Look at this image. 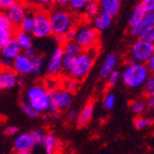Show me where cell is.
I'll list each match as a JSON object with an SVG mask.
<instances>
[{"instance_id": "1", "label": "cell", "mask_w": 154, "mask_h": 154, "mask_svg": "<svg viewBox=\"0 0 154 154\" xmlns=\"http://www.w3.org/2000/svg\"><path fill=\"white\" fill-rule=\"evenodd\" d=\"M120 75H121L120 81H122V83L126 88L137 90L143 86L144 82L151 75V72L148 70L144 64L136 63L135 60L129 58L125 68L123 69V71L120 72Z\"/></svg>"}, {"instance_id": "2", "label": "cell", "mask_w": 154, "mask_h": 154, "mask_svg": "<svg viewBox=\"0 0 154 154\" xmlns=\"http://www.w3.org/2000/svg\"><path fill=\"white\" fill-rule=\"evenodd\" d=\"M98 55V50L96 46L91 48L88 50H83L79 55H77L75 58L73 65L70 68V70L67 73L71 79H75L77 81L85 79L91 72L95 58Z\"/></svg>"}, {"instance_id": "3", "label": "cell", "mask_w": 154, "mask_h": 154, "mask_svg": "<svg viewBox=\"0 0 154 154\" xmlns=\"http://www.w3.org/2000/svg\"><path fill=\"white\" fill-rule=\"evenodd\" d=\"M26 100L37 112L45 113L51 108V98L49 90L41 84H33L25 92Z\"/></svg>"}, {"instance_id": "4", "label": "cell", "mask_w": 154, "mask_h": 154, "mask_svg": "<svg viewBox=\"0 0 154 154\" xmlns=\"http://www.w3.org/2000/svg\"><path fill=\"white\" fill-rule=\"evenodd\" d=\"M50 16V22H51L52 33L56 35H64L68 29L73 27V17L68 11L58 9L54 10Z\"/></svg>"}, {"instance_id": "5", "label": "cell", "mask_w": 154, "mask_h": 154, "mask_svg": "<svg viewBox=\"0 0 154 154\" xmlns=\"http://www.w3.org/2000/svg\"><path fill=\"white\" fill-rule=\"evenodd\" d=\"M50 98H51L52 112H58L69 109L73 101V94L66 90V88H52L49 90Z\"/></svg>"}, {"instance_id": "6", "label": "cell", "mask_w": 154, "mask_h": 154, "mask_svg": "<svg viewBox=\"0 0 154 154\" xmlns=\"http://www.w3.org/2000/svg\"><path fill=\"white\" fill-rule=\"evenodd\" d=\"M73 41L79 44L82 50H88L96 46L98 41V32L91 26L81 25L75 28V36Z\"/></svg>"}, {"instance_id": "7", "label": "cell", "mask_w": 154, "mask_h": 154, "mask_svg": "<svg viewBox=\"0 0 154 154\" xmlns=\"http://www.w3.org/2000/svg\"><path fill=\"white\" fill-rule=\"evenodd\" d=\"M154 56V43L137 39L131 48V58L136 63L146 64Z\"/></svg>"}, {"instance_id": "8", "label": "cell", "mask_w": 154, "mask_h": 154, "mask_svg": "<svg viewBox=\"0 0 154 154\" xmlns=\"http://www.w3.org/2000/svg\"><path fill=\"white\" fill-rule=\"evenodd\" d=\"M35 38L43 39L52 36V27L50 22V16L46 12H36L35 13V26H33L32 32Z\"/></svg>"}, {"instance_id": "9", "label": "cell", "mask_w": 154, "mask_h": 154, "mask_svg": "<svg viewBox=\"0 0 154 154\" xmlns=\"http://www.w3.org/2000/svg\"><path fill=\"white\" fill-rule=\"evenodd\" d=\"M11 69L17 75H28L32 73V63L28 56H26L22 52L12 62Z\"/></svg>"}, {"instance_id": "10", "label": "cell", "mask_w": 154, "mask_h": 154, "mask_svg": "<svg viewBox=\"0 0 154 154\" xmlns=\"http://www.w3.org/2000/svg\"><path fill=\"white\" fill-rule=\"evenodd\" d=\"M64 57V52H63L62 46H57L53 51L52 55L50 56L48 64H46V72L51 75H56L62 71V62Z\"/></svg>"}, {"instance_id": "11", "label": "cell", "mask_w": 154, "mask_h": 154, "mask_svg": "<svg viewBox=\"0 0 154 154\" xmlns=\"http://www.w3.org/2000/svg\"><path fill=\"white\" fill-rule=\"evenodd\" d=\"M18 84V75L11 68H0V90H11Z\"/></svg>"}, {"instance_id": "12", "label": "cell", "mask_w": 154, "mask_h": 154, "mask_svg": "<svg viewBox=\"0 0 154 154\" xmlns=\"http://www.w3.org/2000/svg\"><path fill=\"white\" fill-rule=\"evenodd\" d=\"M22 52L23 51L18 46L17 42L12 38L8 43L5 44L1 48V50H0V58L5 59V60L12 63L18 55L21 54Z\"/></svg>"}, {"instance_id": "13", "label": "cell", "mask_w": 154, "mask_h": 154, "mask_svg": "<svg viewBox=\"0 0 154 154\" xmlns=\"http://www.w3.org/2000/svg\"><path fill=\"white\" fill-rule=\"evenodd\" d=\"M118 66V56L114 53H109L103 59V64L99 69V78L103 80H107L111 72L116 70Z\"/></svg>"}, {"instance_id": "14", "label": "cell", "mask_w": 154, "mask_h": 154, "mask_svg": "<svg viewBox=\"0 0 154 154\" xmlns=\"http://www.w3.org/2000/svg\"><path fill=\"white\" fill-rule=\"evenodd\" d=\"M5 14L9 17L12 24L14 26H18L23 21V18L27 14V9L26 7L21 2H16L14 5H12L11 8H9L5 11Z\"/></svg>"}, {"instance_id": "15", "label": "cell", "mask_w": 154, "mask_h": 154, "mask_svg": "<svg viewBox=\"0 0 154 154\" xmlns=\"http://www.w3.org/2000/svg\"><path fill=\"white\" fill-rule=\"evenodd\" d=\"M93 113H94V105H93V103H88L78 114V118L75 120L77 127L82 128V127L88 125L93 118Z\"/></svg>"}, {"instance_id": "16", "label": "cell", "mask_w": 154, "mask_h": 154, "mask_svg": "<svg viewBox=\"0 0 154 154\" xmlns=\"http://www.w3.org/2000/svg\"><path fill=\"white\" fill-rule=\"evenodd\" d=\"M113 17L110 16L107 13L103 12V11H99L98 14L93 18V28L96 29V30L103 31L106 29H108L111 25H112Z\"/></svg>"}, {"instance_id": "17", "label": "cell", "mask_w": 154, "mask_h": 154, "mask_svg": "<svg viewBox=\"0 0 154 154\" xmlns=\"http://www.w3.org/2000/svg\"><path fill=\"white\" fill-rule=\"evenodd\" d=\"M154 25V14L153 13H148L141 21L139 23L135 24L133 26H129V30H131V33L134 37L136 38H139L141 32L149 26Z\"/></svg>"}, {"instance_id": "18", "label": "cell", "mask_w": 154, "mask_h": 154, "mask_svg": "<svg viewBox=\"0 0 154 154\" xmlns=\"http://www.w3.org/2000/svg\"><path fill=\"white\" fill-rule=\"evenodd\" d=\"M13 146H14L15 152L31 151V149L35 146L28 133H24V134H21V135H18L15 138V140H14Z\"/></svg>"}, {"instance_id": "19", "label": "cell", "mask_w": 154, "mask_h": 154, "mask_svg": "<svg viewBox=\"0 0 154 154\" xmlns=\"http://www.w3.org/2000/svg\"><path fill=\"white\" fill-rule=\"evenodd\" d=\"M100 11L114 17L121 10V0H100Z\"/></svg>"}, {"instance_id": "20", "label": "cell", "mask_w": 154, "mask_h": 154, "mask_svg": "<svg viewBox=\"0 0 154 154\" xmlns=\"http://www.w3.org/2000/svg\"><path fill=\"white\" fill-rule=\"evenodd\" d=\"M13 39L17 42L18 46L21 48L22 51H26V50L32 48V38L31 35L25 33L21 30H16L13 33Z\"/></svg>"}, {"instance_id": "21", "label": "cell", "mask_w": 154, "mask_h": 154, "mask_svg": "<svg viewBox=\"0 0 154 154\" xmlns=\"http://www.w3.org/2000/svg\"><path fill=\"white\" fill-rule=\"evenodd\" d=\"M33 26H35V13L27 12L25 17L23 18V21L18 25V30L23 31L25 33H28V35H31Z\"/></svg>"}, {"instance_id": "22", "label": "cell", "mask_w": 154, "mask_h": 154, "mask_svg": "<svg viewBox=\"0 0 154 154\" xmlns=\"http://www.w3.org/2000/svg\"><path fill=\"white\" fill-rule=\"evenodd\" d=\"M146 14H148V12L144 10V8L140 3H138V5L134 8L133 12H131V16H129V20H128L129 26H133V25H135V24L139 23Z\"/></svg>"}, {"instance_id": "23", "label": "cell", "mask_w": 154, "mask_h": 154, "mask_svg": "<svg viewBox=\"0 0 154 154\" xmlns=\"http://www.w3.org/2000/svg\"><path fill=\"white\" fill-rule=\"evenodd\" d=\"M42 146H43L46 154H54L57 146V139L54 134H45Z\"/></svg>"}, {"instance_id": "24", "label": "cell", "mask_w": 154, "mask_h": 154, "mask_svg": "<svg viewBox=\"0 0 154 154\" xmlns=\"http://www.w3.org/2000/svg\"><path fill=\"white\" fill-rule=\"evenodd\" d=\"M63 52H64L65 55H70V56H77L79 55L81 52L83 51L81 49V46L79 44H77L75 41H69V42H65V44L62 46Z\"/></svg>"}, {"instance_id": "25", "label": "cell", "mask_w": 154, "mask_h": 154, "mask_svg": "<svg viewBox=\"0 0 154 154\" xmlns=\"http://www.w3.org/2000/svg\"><path fill=\"white\" fill-rule=\"evenodd\" d=\"M99 11H100V7H99V2H98L97 0H90L84 9L85 15L88 16V18H94L98 14Z\"/></svg>"}, {"instance_id": "26", "label": "cell", "mask_w": 154, "mask_h": 154, "mask_svg": "<svg viewBox=\"0 0 154 154\" xmlns=\"http://www.w3.org/2000/svg\"><path fill=\"white\" fill-rule=\"evenodd\" d=\"M31 140L33 142V146H41L43 143L44 137H45V133L41 129H33L29 133Z\"/></svg>"}, {"instance_id": "27", "label": "cell", "mask_w": 154, "mask_h": 154, "mask_svg": "<svg viewBox=\"0 0 154 154\" xmlns=\"http://www.w3.org/2000/svg\"><path fill=\"white\" fill-rule=\"evenodd\" d=\"M14 27L12 22L9 20V17L7 16L5 12H0V29L2 30H8L14 32Z\"/></svg>"}, {"instance_id": "28", "label": "cell", "mask_w": 154, "mask_h": 154, "mask_svg": "<svg viewBox=\"0 0 154 154\" xmlns=\"http://www.w3.org/2000/svg\"><path fill=\"white\" fill-rule=\"evenodd\" d=\"M152 123L151 119L144 116H137V118L134 120V126L137 129H143L148 126H150Z\"/></svg>"}, {"instance_id": "29", "label": "cell", "mask_w": 154, "mask_h": 154, "mask_svg": "<svg viewBox=\"0 0 154 154\" xmlns=\"http://www.w3.org/2000/svg\"><path fill=\"white\" fill-rule=\"evenodd\" d=\"M146 105L144 101H141V100H137V101H134L131 106V110L134 114L136 116H142L146 110Z\"/></svg>"}, {"instance_id": "30", "label": "cell", "mask_w": 154, "mask_h": 154, "mask_svg": "<svg viewBox=\"0 0 154 154\" xmlns=\"http://www.w3.org/2000/svg\"><path fill=\"white\" fill-rule=\"evenodd\" d=\"M21 109H22V111H23V113L25 114V116H27L28 118H30V119H37L38 118L40 114H39L38 112H37L35 109L31 107L30 105H29L27 101H22V103H21Z\"/></svg>"}, {"instance_id": "31", "label": "cell", "mask_w": 154, "mask_h": 154, "mask_svg": "<svg viewBox=\"0 0 154 154\" xmlns=\"http://www.w3.org/2000/svg\"><path fill=\"white\" fill-rule=\"evenodd\" d=\"M31 63H32V73L33 75H38L42 71L43 69V65H44V58L40 55H37L35 58L31 59Z\"/></svg>"}, {"instance_id": "32", "label": "cell", "mask_w": 154, "mask_h": 154, "mask_svg": "<svg viewBox=\"0 0 154 154\" xmlns=\"http://www.w3.org/2000/svg\"><path fill=\"white\" fill-rule=\"evenodd\" d=\"M88 1L90 0H70V2L68 5L75 12H82V11H84Z\"/></svg>"}, {"instance_id": "33", "label": "cell", "mask_w": 154, "mask_h": 154, "mask_svg": "<svg viewBox=\"0 0 154 154\" xmlns=\"http://www.w3.org/2000/svg\"><path fill=\"white\" fill-rule=\"evenodd\" d=\"M138 39H141L143 41L154 43V25L146 27L141 32V35H140V37H139Z\"/></svg>"}, {"instance_id": "34", "label": "cell", "mask_w": 154, "mask_h": 154, "mask_svg": "<svg viewBox=\"0 0 154 154\" xmlns=\"http://www.w3.org/2000/svg\"><path fill=\"white\" fill-rule=\"evenodd\" d=\"M143 91H144V94H146L148 97L154 96V77L152 75H150V77L148 78V80L144 82Z\"/></svg>"}, {"instance_id": "35", "label": "cell", "mask_w": 154, "mask_h": 154, "mask_svg": "<svg viewBox=\"0 0 154 154\" xmlns=\"http://www.w3.org/2000/svg\"><path fill=\"white\" fill-rule=\"evenodd\" d=\"M116 101V96L113 93H109L103 98V108L107 110H112Z\"/></svg>"}, {"instance_id": "36", "label": "cell", "mask_w": 154, "mask_h": 154, "mask_svg": "<svg viewBox=\"0 0 154 154\" xmlns=\"http://www.w3.org/2000/svg\"><path fill=\"white\" fill-rule=\"evenodd\" d=\"M75 56H70V55H65L63 57V62H62V69L64 70L65 72H68L70 70V68L73 65V62H75Z\"/></svg>"}, {"instance_id": "37", "label": "cell", "mask_w": 154, "mask_h": 154, "mask_svg": "<svg viewBox=\"0 0 154 154\" xmlns=\"http://www.w3.org/2000/svg\"><path fill=\"white\" fill-rule=\"evenodd\" d=\"M79 88H80L79 81H77V80H75V79H71V78H70L68 81H66V83H65V88H66L68 92L71 93V94L77 92V91L79 90Z\"/></svg>"}, {"instance_id": "38", "label": "cell", "mask_w": 154, "mask_h": 154, "mask_svg": "<svg viewBox=\"0 0 154 154\" xmlns=\"http://www.w3.org/2000/svg\"><path fill=\"white\" fill-rule=\"evenodd\" d=\"M13 33L14 32H12V31L0 29V50L5 44H7L13 38Z\"/></svg>"}, {"instance_id": "39", "label": "cell", "mask_w": 154, "mask_h": 154, "mask_svg": "<svg viewBox=\"0 0 154 154\" xmlns=\"http://www.w3.org/2000/svg\"><path fill=\"white\" fill-rule=\"evenodd\" d=\"M120 79H121V75H120V71L118 70H114L113 72H111L110 75L107 78V81H108L109 85L110 86H114L120 82Z\"/></svg>"}, {"instance_id": "40", "label": "cell", "mask_w": 154, "mask_h": 154, "mask_svg": "<svg viewBox=\"0 0 154 154\" xmlns=\"http://www.w3.org/2000/svg\"><path fill=\"white\" fill-rule=\"evenodd\" d=\"M17 2V0H0V11H7L9 8H11L12 5H14Z\"/></svg>"}, {"instance_id": "41", "label": "cell", "mask_w": 154, "mask_h": 154, "mask_svg": "<svg viewBox=\"0 0 154 154\" xmlns=\"http://www.w3.org/2000/svg\"><path fill=\"white\" fill-rule=\"evenodd\" d=\"M140 5L144 8L148 13H153L154 11V0H141Z\"/></svg>"}, {"instance_id": "42", "label": "cell", "mask_w": 154, "mask_h": 154, "mask_svg": "<svg viewBox=\"0 0 154 154\" xmlns=\"http://www.w3.org/2000/svg\"><path fill=\"white\" fill-rule=\"evenodd\" d=\"M63 36H64L65 41L66 42L73 41V40H75V27H72V28L68 29V30H67Z\"/></svg>"}, {"instance_id": "43", "label": "cell", "mask_w": 154, "mask_h": 154, "mask_svg": "<svg viewBox=\"0 0 154 154\" xmlns=\"http://www.w3.org/2000/svg\"><path fill=\"white\" fill-rule=\"evenodd\" d=\"M18 133V127L17 126H8L5 128V134L7 136H15Z\"/></svg>"}, {"instance_id": "44", "label": "cell", "mask_w": 154, "mask_h": 154, "mask_svg": "<svg viewBox=\"0 0 154 154\" xmlns=\"http://www.w3.org/2000/svg\"><path fill=\"white\" fill-rule=\"evenodd\" d=\"M30 1L38 5H41V7H50L55 3V0H30Z\"/></svg>"}, {"instance_id": "45", "label": "cell", "mask_w": 154, "mask_h": 154, "mask_svg": "<svg viewBox=\"0 0 154 154\" xmlns=\"http://www.w3.org/2000/svg\"><path fill=\"white\" fill-rule=\"evenodd\" d=\"M78 114H79V112H78L77 109H70L67 113V119L69 121H75L78 118Z\"/></svg>"}, {"instance_id": "46", "label": "cell", "mask_w": 154, "mask_h": 154, "mask_svg": "<svg viewBox=\"0 0 154 154\" xmlns=\"http://www.w3.org/2000/svg\"><path fill=\"white\" fill-rule=\"evenodd\" d=\"M24 54L26 55V56H28L30 59H32V58H35V57L37 56V51L35 49H33V46L32 48H30V49H28V50H26V51H24L23 52Z\"/></svg>"}, {"instance_id": "47", "label": "cell", "mask_w": 154, "mask_h": 154, "mask_svg": "<svg viewBox=\"0 0 154 154\" xmlns=\"http://www.w3.org/2000/svg\"><path fill=\"white\" fill-rule=\"evenodd\" d=\"M144 65H146V67L148 68V70H149V71L152 73V72H153V70H154V56H152L151 58H150Z\"/></svg>"}, {"instance_id": "48", "label": "cell", "mask_w": 154, "mask_h": 154, "mask_svg": "<svg viewBox=\"0 0 154 154\" xmlns=\"http://www.w3.org/2000/svg\"><path fill=\"white\" fill-rule=\"evenodd\" d=\"M54 39H55V42L58 44V46H63L65 44V42H66L63 35H56V36H54Z\"/></svg>"}, {"instance_id": "49", "label": "cell", "mask_w": 154, "mask_h": 154, "mask_svg": "<svg viewBox=\"0 0 154 154\" xmlns=\"http://www.w3.org/2000/svg\"><path fill=\"white\" fill-rule=\"evenodd\" d=\"M146 105V108L153 109L154 108V96H151V97H148L146 101H144Z\"/></svg>"}, {"instance_id": "50", "label": "cell", "mask_w": 154, "mask_h": 154, "mask_svg": "<svg viewBox=\"0 0 154 154\" xmlns=\"http://www.w3.org/2000/svg\"><path fill=\"white\" fill-rule=\"evenodd\" d=\"M70 0H55V3H57L58 5H69Z\"/></svg>"}, {"instance_id": "51", "label": "cell", "mask_w": 154, "mask_h": 154, "mask_svg": "<svg viewBox=\"0 0 154 154\" xmlns=\"http://www.w3.org/2000/svg\"><path fill=\"white\" fill-rule=\"evenodd\" d=\"M16 154H32L30 151H26V152H16Z\"/></svg>"}]
</instances>
